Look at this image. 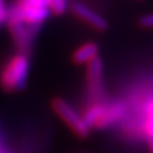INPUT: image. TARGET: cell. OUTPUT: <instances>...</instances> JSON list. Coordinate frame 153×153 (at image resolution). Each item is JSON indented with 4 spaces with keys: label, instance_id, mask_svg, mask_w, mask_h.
I'll return each mask as SVG.
<instances>
[{
    "label": "cell",
    "instance_id": "6da1fadb",
    "mask_svg": "<svg viewBox=\"0 0 153 153\" xmlns=\"http://www.w3.org/2000/svg\"><path fill=\"white\" fill-rule=\"evenodd\" d=\"M50 9L46 0H17L13 7L7 10V17L39 29L41 23L48 17Z\"/></svg>",
    "mask_w": 153,
    "mask_h": 153
},
{
    "label": "cell",
    "instance_id": "7a4b0ae2",
    "mask_svg": "<svg viewBox=\"0 0 153 153\" xmlns=\"http://www.w3.org/2000/svg\"><path fill=\"white\" fill-rule=\"evenodd\" d=\"M29 74V59L24 53H17L5 64L0 82L7 91H21L24 88Z\"/></svg>",
    "mask_w": 153,
    "mask_h": 153
},
{
    "label": "cell",
    "instance_id": "3957f363",
    "mask_svg": "<svg viewBox=\"0 0 153 153\" xmlns=\"http://www.w3.org/2000/svg\"><path fill=\"white\" fill-rule=\"evenodd\" d=\"M52 107L53 110L57 112L58 116L71 128V130L81 137H86L89 134V127L86 124V122L83 121L82 116L77 113L69 102H66L65 100L57 98L52 101Z\"/></svg>",
    "mask_w": 153,
    "mask_h": 153
},
{
    "label": "cell",
    "instance_id": "277c9868",
    "mask_svg": "<svg viewBox=\"0 0 153 153\" xmlns=\"http://www.w3.org/2000/svg\"><path fill=\"white\" fill-rule=\"evenodd\" d=\"M72 12L77 18L82 19L95 30L104 31L107 28V22L101 15L97 13L95 11H93L92 9L81 3H76L72 5Z\"/></svg>",
    "mask_w": 153,
    "mask_h": 153
},
{
    "label": "cell",
    "instance_id": "5b68a950",
    "mask_svg": "<svg viewBox=\"0 0 153 153\" xmlns=\"http://www.w3.org/2000/svg\"><path fill=\"white\" fill-rule=\"evenodd\" d=\"M127 112V106L122 101H114L111 104H106L104 112L100 116L99 121L95 124V128H107L114 123H117Z\"/></svg>",
    "mask_w": 153,
    "mask_h": 153
},
{
    "label": "cell",
    "instance_id": "8992f818",
    "mask_svg": "<svg viewBox=\"0 0 153 153\" xmlns=\"http://www.w3.org/2000/svg\"><path fill=\"white\" fill-rule=\"evenodd\" d=\"M102 60L99 57H95L89 63H87V71H86V79L88 89L93 94H98L101 89L102 83Z\"/></svg>",
    "mask_w": 153,
    "mask_h": 153
},
{
    "label": "cell",
    "instance_id": "52a82bcc",
    "mask_svg": "<svg viewBox=\"0 0 153 153\" xmlns=\"http://www.w3.org/2000/svg\"><path fill=\"white\" fill-rule=\"evenodd\" d=\"M98 45L94 42H86L80 46L72 54V59L77 64H87L95 57H98Z\"/></svg>",
    "mask_w": 153,
    "mask_h": 153
},
{
    "label": "cell",
    "instance_id": "ba28073f",
    "mask_svg": "<svg viewBox=\"0 0 153 153\" xmlns=\"http://www.w3.org/2000/svg\"><path fill=\"white\" fill-rule=\"evenodd\" d=\"M105 105L104 102H95L93 105H91L83 113V121L86 122V124L91 128V127H95L97 122L99 121L100 116L104 112V108H105Z\"/></svg>",
    "mask_w": 153,
    "mask_h": 153
},
{
    "label": "cell",
    "instance_id": "9c48e42d",
    "mask_svg": "<svg viewBox=\"0 0 153 153\" xmlns=\"http://www.w3.org/2000/svg\"><path fill=\"white\" fill-rule=\"evenodd\" d=\"M146 131L151 143V151L153 153V98L148 101L146 108Z\"/></svg>",
    "mask_w": 153,
    "mask_h": 153
},
{
    "label": "cell",
    "instance_id": "30bf717a",
    "mask_svg": "<svg viewBox=\"0 0 153 153\" xmlns=\"http://www.w3.org/2000/svg\"><path fill=\"white\" fill-rule=\"evenodd\" d=\"M50 11L56 15H60L66 10V0H46Z\"/></svg>",
    "mask_w": 153,
    "mask_h": 153
},
{
    "label": "cell",
    "instance_id": "8fae6325",
    "mask_svg": "<svg viewBox=\"0 0 153 153\" xmlns=\"http://www.w3.org/2000/svg\"><path fill=\"white\" fill-rule=\"evenodd\" d=\"M140 25L142 28H146V29H152L153 28V13H148V15H145L140 18L139 21Z\"/></svg>",
    "mask_w": 153,
    "mask_h": 153
},
{
    "label": "cell",
    "instance_id": "7c38bea8",
    "mask_svg": "<svg viewBox=\"0 0 153 153\" xmlns=\"http://www.w3.org/2000/svg\"><path fill=\"white\" fill-rule=\"evenodd\" d=\"M6 17H7V9L5 0H0V24L6 19Z\"/></svg>",
    "mask_w": 153,
    "mask_h": 153
},
{
    "label": "cell",
    "instance_id": "4fadbf2b",
    "mask_svg": "<svg viewBox=\"0 0 153 153\" xmlns=\"http://www.w3.org/2000/svg\"><path fill=\"white\" fill-rule=\"evenodd\" d=\"M0 147H3V139H1V133H0Z\"/></svg>",
    "mask_w": 153,
    "mask_h": 153
},
{
    "label": "cell",
    "instance_id": "5bb4252c",
    "mask_svg": "<svg viewBox=\"0 0 153 153\" xmlns=\"http://www.w3.org/2000/svg\"><path fill=\"white\" fill-rule=\"evenodd\" d=\"M4 152V149H3V147H0V153H3Z\"/></svg>",
    "mask_w": 153,
    "mask_h": 153
},
{
    "label": "cell",
    "instance_id": "9a60e30c",
    "mask_svg": "<svg viewBox=\"0 0 153 153\" xmlns=\"http://www.w3.org/2000/svg\"><path fill=\"white\" fill-rule=\"evenodd\" d=\"M3 153H7V152H3Z\"/></svg>",
    "mask_w": 153,
    "mask_h": 153
}]
</instances>
